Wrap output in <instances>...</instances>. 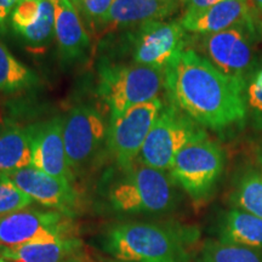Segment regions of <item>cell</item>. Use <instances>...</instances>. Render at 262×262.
<instances>
[{"mask_svg":"<svg viewBox=\"0 0 262 262\" xmlns=\"http://www.w3.org/2000/svg\"><path fill=\"white\" fill-rule=\"evenodd\" d=\"M37 83V74L19 62L0 41V93H16L35 86Z\"/></svg>","mask_w":262,"mask_h":262,"instance_id":"ffe728a7","label":"cell"},{"mask_svg":"<svg viewBox=\"0 0 262 262\" xmlns=\"http://www.w3.org/2000/svg\"><path fill=\"white\" fill-rule=\"evenodd\" d=\"M120 170L122 173L108 186L106 194L114 211L155 215L168 212L176 205V182L169 171L150 168L140 160Z\"/></svg>","mask_w":262,"mask_h":262,"instance_id":"3957f363","label":"cell"},{"mask_svg":"<svg viewBox=\"0 0 262 262\" xmlns=\"http://www.w3.org/2000/svg\"><path fill=\"white\" fill-rule=\"evenodd\" d=\"M41 0H21L10 16L11 27L15 32L28 27L39 17Z\"/></svg>","mask_w":262,"mask_h":262,"instance_id":"4316f807","label":"cell"},{"mask_svg":"<svg viewBox=\"0 0 262 262\" xmlns=\"http://www.w3.org/2000/svg\"><path fill=\"white\" fill-rule=\"evenodd\" d=\"M261 22H262V21H261Z\"/></svg>","mask_w":262,"mask_h":262,"instance_id":"836d02e7","label":"cell"},{"mask_svg":"<svg viewBox=\"0 0 262 262\" xmlns=\"http://www.w3.org/2000/svg\"><path fill=\"white\" fill-rule=\"evenodd\" d=\"M198 232L176 225L123 222L103 238V250L117 262H188Z\"/></svg>","mask_w":262,"mask_h":262,"instance_id":"7a4b0ae2","label":"cell"},{"mask_svg":"<svg viewBox=\"0 0 262 262\" xmlns=\"http://www.w3.org/2000/svg\"><path fill=\"white\" fill-rule=\"evenodd\" d=\"M168 2H170V0H168Z\"/></svg>","mask_w":262,"mask_h":262,"instance_id":"d6a6232c","label":"cell"},{"mask_svg":"<svg viewBox=\"0 0 262 262\" xmlns=\"http://www.w3.org/2000/svg\"><path fill=\"white\" fill-rule=\"evenodd\" d=\"M108 125L96 107L79 104L63 118V142L68 165L80 171L94 160V157L107 140Z\"/></svg>","mask_w":262,"mask_h":262,"instance_id":"30bf717a","label":"cell"},{"mask_svg":"<svg viewBox=\"0 0 262 262\" xmlns=\"http://www.w3.org/2000/svg\"><path fill=\"white\" fill-rule=\"evenodd\" d=\"M245 101L255 126L262 129V54L245 85Z\"/></svg>","mask_w":262,"mask_h":262,"instance_id":"cb8c5ba5","label":"cell"},{"mask_svg":"<svg viewBox=\"0 0 262 262\" xmlns=\"http://www.w3.org/2000/svg\"><path fill=\"white\" fill-rule=\"evenodd\" d=\"M33 202L8 176L0 178V217L27 209Z\"/></svg>","mask_w":262,"mask_h":262,"instance_id":"d4e9b609","label":"cell"},{"mask_svg":"<svg viewBox=\"0 0 262 262\" xmlns=\"http://www.w3.org/2000/svg\"><path fill=\"white\" fill-rule=\"evenodd\" d=\"M8 178L33 201L70 217H73L79 206L78 193L67 180L54 178L33 166L17 170Z\"/></svg>","mask_w":262,"mask_h":262,"instance_id":"7c38bea8","label":"cell"},{"mask_svg":"<svg viewBox=\"0 0 262 262\" xmlns=\"http://www.w3.org/2000/svg\"><path fill=\"white\" fill-rule=\"evenodd\" d=\"M258 160H260V164H261V170H262V153H260V156H258Z\"/></svg>","mask_w":262,"mask_h":262,"instance_id":"1f68e13d","label":"cell"},{"mask_svg":"<svg viewBox=\"0 0 262 262\" xmlns=\"http://www.w3.org/2000/svg\"><path fill=\"white\" fill-rule=\"evenodd\" d=\"M251 2L254 3V5L256 6L260 11H262V0H251Z\"/></svg>","mask_w":262,"mask_h":262,"instance_id":"f546056e","label":"cell"},{"mask_svg":"<svg viewBox=\"0 0 262 262\" xmlns=\"http://www.w3.org/2000/svg\"><path fill=\"white\" fill-rule=\"evenodd\" d=\"M160 98L129 108L120 116L111 118L107 131V148L119 169L133 165L163 110Z\"/></svg>","mask_w":262,"mask_h":262,"instance_id":"ba28073f","label":"cell"},{"mask_svg":"<svg viewBox=\"0 0 262 262\" xmlns=\"http://www.w3.org/2000/svg\"><path fill=\"white\" fill-rule=\"evenodd\" d=\"M81 241L75 235L52 242L3 247L0 262H63L80 253Z\"/></svg>","mask_w":262,"mask_h":262,"instance_id":"e0dca14e","label":"cell"},{"mask_svg":"<svg viewBox=\"0 0 262 262\" xmlns=\"http://www.w3.org/2000/svg\"><path fill=\"white\" fill-rule=\"evenodd\" d=\"M165 89V71L139 63L120 64L103 62L98 68V94L111 118L129 108L159 98Z\"/></svg>","mask_w":262,"mask_h":262,"instance_id":"277c9868","label":"cell"},{"mask_svg":"<svg viewBox=\"0 0 262 262\" xmlns=\"http://www.w3.org/2000/svg\"><path fill=\"white\" fill-rule=\"evenodd\" d=\"M220 241L254 250H262V219L232 209L222 219Z\"/></svg>","mask_w":262,"mask_h":262,"instance_id":"d6986e66","label":"cell"},{"mask_svg":"<svg viewBox=\"0 0 262 262\" xmlns=\"http://www.w3.org/2000/svg\"><path fill=\"white\" fill-rule=\"evenodd\" d=\"M32 165L31 130L6 125L0 130V178Z\"/></svg>","mask_w":262,"mask_h":262,"instance_id":"ac0fdd59","label":"cell"},{"mask_svg":"<svg viewBox=\"0 0 262 262\" xmlns=\"http://www.w3.org/2000/svg\"><path fill=\"white\" fill-rule=\"evenodd\" d=\"M63 262H80V261H78L77 258H68V260H66V261H63Z\"/></svg>","mask_w":262,"mask_h":262,"instance_id":"4dcf8cb0","label":"cell"},{"mask_svg":"<svg viewBox=\"0 0 262 262\" xmlns=\"http://www.w3.org/2000/svg\"><path fill=\"white\" fill-rule=\"evenodd\" d=\"M206 137L204 127L170 103L163 107L137 160L150 168L169 171L180 150Z\"/></svg>","mask_w":262,"mask_h":262,"instance_id":"8992f818","label":"cell"},{"mask_svg":"<svg viewBox=\"0 0 262 262\" xmlns=\"http://www.w3.org/2000/svg\"><path fill=\"white\" fill-rule=\"evenodd\" d=\"M15 33L34 54L47 50L55 34V0H41L40 14L35 22Z\"/></svg>","mask_w":262,"mask_h":262,"instance_id":"44dd1931","label":"cell"},{"mask_svg":"<svg viewBox=\"0 0 262 262\" xmlns=\"http://www.w3.org/2000/svg\"><path fill=\"white\" fill-rule=\"evenodd\" d=\"M245 85L219 71L194 49L183 50L165 70L170 103L214 131L245 122Z\"/></svg>","mask_w":262,"mask_h":262,"instance_id":"6da1fadb","label":"cell"},{"mask_svg":"<svg viewBox=\"0 0 262 262\" xmlns=\"http://www.w3.org/2000/svg\"><path fill=\"white\" fill-rule=\"evenodd\" d=\"M114 0H72L81 18L95 27H101Z\"/></svg>","mask_w":262,"mask_h":262,"instance_id":"484cf974","label":"cell"},{"mask_svg":"<svg viewBox=\"0 0 262 262\" xmlns=\"http://www.w3.org/2000/svg\"><path fill=\"white\" fill-rule=\"evenodd\" d=\"M70 216L58 211L24 209L0 217V245L17 247L73 237Z\"/></svg>","mask_w":262,"mask_h":262,"instance_id":"9c48e42d","label":"cell"},{"mask_svg":"<svg viewBox=\"0 0 262 262\" xmlns=\"http://www.w3.org/2000/svg\"><path fill=\"white\" fill-rule=\"evenodd\" d=\"M232 202L239 210L262 219V173L248 170L235 186Z\"/></svg>","mask_w":262,"mask_h":262,"instance_id":"7402d4cb","label":"cell"},{"mask_svg":"<svg viewBox=\"0 0 262 262\" xmlns=\"http://www.w3.org/2000/svg\"><path fill=\"white\" fill-rule=\"evenodd\" d=\"M179 5V0H114L101 28L114 31L163 21L175 14Z\"/></svg>","mask_w":262,"mask_h":262,"instance_id":"2e32d148","label":"cell"},{"mask_svg":"<svg viewBox=\"0 0 262 262\" xmlns=\"http://www.w3.org/2000/svg\"><path fill=\"white\" fill-rule=\"evenodd\" d=\"M251 0H222L202 10H186L180 19L186 32L195 35L212 34L238 27L257 25Z\"/></svg>","mask_w":262,"mask_h":262,"instance_id":"5bb4252c","label":"cell"},{"mask_svg":"<svg viewBox=\"0 0 262 262\" xmlns=\"http://www.w3.org/2000/svg\"><path fill=\"white\" fill-rule=\"evenodd\" d=\"M196 262H262V253L222 241H209Z\"/></svg>","mask_w":262,"mask_h":262,"instance_id":"603a6c76","label":"cell"},{"mask_svg":"<svg viewBox=\"0 0 262 262\" xmlns=\"http://www.w3.org/2000/svg\"><path fill=\"white\" fill-rule=\"evenodd\" d=\"M224 168V150L206 137L180 150L169 173L192 199L204 201L214 192Z\"/></svg>","mask_w":262,"mask_h":262,"instance_id":"52a82bcc","label":"cell"},{"mask_svg":"<svg viewBox=\"0 0 262 262\" xmlns=\"http://www.w3.org/2000/svg\"><path fill=\"white\" fill-rule=\"evenodd\" d=\"M187 32L180 21H150L135 28L131 38L135 63L165 71L186 50Z\"/></svg>","mask_w":262,"mask_h":262,"instance_id":"8fae6325","label":"cell"},{"mask_svg":"<svg viewBox=\"0 0 262 262\" xmlns=\"http://www.w3.org/2000/svg\"><path fill=\"white\" fill-rule=\"evenodd\" d=\"M54 38L63 61L75 62L86 57L90 39L72 0H55Z\"/></svg>","mask_w":262,"mask_h":262,"instance_id":"9a60e30c","label":"cell"},{"mask_svg":"<svg viewBox=\"0 0 262 262\" xmlns=\"http://www.w3.org/2000/svg\"><path fill=\"white\" fill-rule=\"evenodd\" d=\"M258 35H262V22L198 35V48L202 56L219 71L247 84L260 57L256 50Z\"/></svg>","mask_w":262,"mask_h":262,"instance_id":"5b68a950","label":"cell"},{"mask_svg":"<svg viewBox=\"0 0 262 262\" xmlns=\"http://www.w3.org/2000/svg\"><path fill=\"white\" fill-rule=\"evenodd\" d=\"M21 0H0V32L4 31L5 24Z\"/></svg>","mask_w":262,"mask_h":262,"instance_id":"83f0119b","label":"cell"},{"mask_svg":"<svg viewBox=\"0 0 262 262\" xmlns=\"http://www.w3.org/2000/svg\"><path fill=\"white\" fill-rule=\"evenodd\" d=\"M31 130V149L33 168L62 180L74 179L68 165L63 142V119L54 117L35 125Z\"/></svg>","mask_w":262,"mask_h":262,"instance_id":"4fadbf2b","label":"cell"},{"mask_svg":"<svg viewBox=\"0 0 262 262\" xmlns=\"http://www.w3.org/2000/svg\"><path fill=\"white\" fill-rule=\"evenodd\" d=\"M222 0H183L186 10H202L212 6Z\"/></svg>","mask_w":262,"mask_h":262,"instance_id":"f1b7e54d","label":"cell"}]
</instances>
